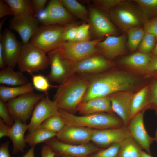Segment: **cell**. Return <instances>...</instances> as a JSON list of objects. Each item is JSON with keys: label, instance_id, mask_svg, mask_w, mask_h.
<instances>
[{"label": "cell", "instance_id": "d6986e66", "mask_svg": "<svg viewBox=\"0 0 157 157\" xmlns=\"http://www.w3.org/2000/svg\"><path fill=\"white\" fill-rule=\"evenodd\" d=\"M133 93L127 90L118 92L109 96L113 112L120 117L124 126H127L131 120L130 110Z\"/></svg>", "mask_w": 157, "mask_h": 157}, {"label": "cell", "instance_id": "60d3db41", "mask_svg": "<svg viewBox=\"0 0 157 157\" xmlns=\"http://www.w3.org/2000/svg\"><path fill=\"white\" fill-rule=\"evenodd\" d=\"M143 25L145 32L153 35L157 40V16L151 19L147 20Z\"/></svg>", "mask_w": 157, "mask_h": 157}, {"label": "cell", "instance_id": "44dd1931", "mask_svg": "<svg viewBox=\"0 0 157 157\" xmlns=\"http://www.w3.org/2000/svg\"><path fill=\"white\" fill-rule=\"evenodd\" d=\"M48 54L50 71L46 77L49 82L61 84L70 76L65 60L55 50Z\"/></svg>", "mask_w": 157, "mask_h": 157}, {"label": "cell", "instance_id": "c3c4849f", "mask_svg": "<svg viewBox=\"0 0 157 157\" xmlns=\"http://www.w3.org/2000/svg\"><path fill=\"white\" fill-rule=\"evenodd\" d=\"M10 127L7 125L0 118V138L5 136H8Z\"/></svg>", "mask_w": 157, "mask_h": 157}, {"label": "cell", "instance_id": "680465c9", "mask_svg": "<svg viewBox=\"0 0 157 157\" xmlns=\"http://www.w3.org/2000/svg\"><path fill=\"white\" fill-rule=\"evenodd\" d=\"M6 19V18H5L4 19H3L2 21L1 22L0 24V29L1 30V28L2 27V25H3V23L4 22V21Z\"/></svg>", "mask_w": 157, "mask_h": 157}, {"label": "cell", "instance_id": "603a6c76", "mask_svg": "<svg viewBox=\"0 0 157 157\" xmlns=\"http://www.w3.org/2000/svg\"><path fill=\"white\" fill-rule=\"evenodd\" d=\"M28 128V124L18 119L15 120L11 127L8 137L13 143V154L24 151L26 146L24 135Z\"/></svg>", "mask_w": 157, "mask_h": 157}, {"label": "cell", "instance_id": "30bf717a", "mask_svg": "<svg viewBox=\"0 0 157 157\" xmlns=\"http://www.w3.org/2000/svg\"><path fill=\"white\" fill-rule=\"evenodd\" d=\"M100 54L92 56L75 63L64 59L70 76L74 74L99 73L109 68L111 65V62Z\"/></svg>", "mask_w": 157, "mask_h": 157}, {"label": "cell", "instance_id": "ba28073f", "mask_svg": "<svg viewBox=\"0 0 157 157\" xmlns=\"http://www.w3.org/2000/svg\"><path fill=\"white\" fill-rule=\"evenodd\" d=\"M44 97V94L33 92L8 101L6 106L13 120L18 119L26 123L31 115L34 107Z\"/></svg>", "mask_w": 157, "mask_h": 157}, {"label": "cell", "instance_id": "e0dca14e", "mask_svg": "<svg viewBox=\"0 0 157 157\" xmlns=\"http://www.w3.org/2000/svg\"><path fill=\"white\" fill-rule=\"evenodd\" d=\"M0 37L5 65L13 68L17 64L22 45L9 29H6Z\"/></svg>", "mask_w": 157, "mask_h": 157}, {"label": "cell", "instance_id": "ffe728a7", "mask_svg": "<svg viewBox=\"0 0 157 157\" xmlns=\"http://www.w3.org/2000/svg\"><path fill=\"white\" fill-rule=\"evenodd\" d=\"M48 18L45 25H62L74 23V16L66 9L60 0H52L46 7Z\"/></svg>", "mask_w": 157, "mask_h": 157}, {"label": "cell", "instance_id": "277c9868", "mask_svg": "<svg viewBox=\"0 0 157 157\" xmlns=\"http://www.w3.org/2000/svg\"><path fill=\"white\" fill-rule=\"evenodd\" d=\"M109 16L120 30L126 32L131 28L141 26L147 20L139 8L124 0L109 10Z\"/></svg>", "mask_w": 157, "mask_h": 157}, {"label": "cell", "instance_id": "4fadbf2b", "mask_svg": "<svg viewBox=\"0 0 157 157\" xmlns=\"http://www.w3.org/2000/svg\"><path fill=\"white\" fill-rule=\"evenodd\" d=\"M144 112L143 109L132 117L128 127L130 135L141 148L150 154V146L155 139L150 136L145 129L143 121Z\"/></svg>", "mask_w": 157, "mask_h": 157}, {"label": "cell", "instance_id": "3957f363", "mask_svg": "<svg viewBox=\"0 0 157 157\" xmlns=\"http://www.w3.org/2000/svg\"><path fill=\"white\" fill-rule=\"evenodd\" d=\"M59 112L66 125L96 129L117 128L124 126L121 120L111 113L102 112L78 116L60 109Z\"/></svg>", "mask_w": 157, "mask_h": 157}, {"label": "cell", "instance_id": "2e32d148", "mask_svg": "<svg viewBox=\"0 0 157 157\" xmlns=\"http://www.w3.org/2000/svg\"><path fill=\"white\" fill-rule=\"evenodd\" d=\"M130 135L128 126L117 128L94 129L91 141L98 147H106L121 142Z\"/></svg>", "mask_w": 157, "mask_h": 157}, {"label": "cell", "instance_id": "681fc988", "mask_svg": "<svg viewBox=\"0 0 157 157\" xmlns=\"http://www.w3.org/2000/svg\"><path fill=\"white\" fill-rule=\"evenodd\" d=\"M35 17L39 22L41 23L42 25H45L48 18V13L46 8L38 13Z\"/></svg>", "mask_w": 157, "mask_h": 157}, {"label": "cell", "instance_id": "5b68a950", "mask_svg": "<svg viewBox=\"0 0 157 157\" xmlns=\"http://www.w3.org/2000/svg\"><path fill=\"white\" fill-rule=\"evenodd\" d=\"M72 23L64 25H42L39 27L29 43L46 53L51 52L64 42V34Z\"/></svg>", "mask_w": 157, "mask_h": 157}, {"label": "cell", "instance_id": "7dc6e473", "mask_svg": "<svg viewBox=\"0 0 157 157\" xmlns=\"http://www.w3.org/2000/svg\"><path fill=\"white\" fill-rule=\"evenodd\" d=\"M9 141H7L1 144L0 157H11L9 150Z\"/></svg>", "mask_w": 157, "mask_h": 157}, {"label": "cell", "instance_id": "7402d4cb", "mask_svg": "<svg viewBox=\"0 0 157 157\" xmlns=\"http://www.w3.org/2000/svg\"><path fill=\"white\" fill-rule=\"evenodd\" d=\"M77 111L82 115L104 112L111 113L113 112L109 96L94 98L81 102Z\"/></svg>", "mask_w": 157, "mask_h": 157}, {"label": "cell", "instance_id": "7c38bea8", "mask_svg": "<svg viewBox=\"0 0 157 157\" xmlns=\"http://www.w3.org/2000/svg\"><path fill=\"white\" fill-rule=\"evenodd\" d=\"M59 108L55 101L48 97H44L36 105L33 111L28 130L31 132L38 128L49 117L59 114Z\"/></svg>", "mask_w": 157, "mask_h": 157}, {"label": "cell", "instance_id": "6f0895ef", "mask_svg": "<svg viewBox=\"0 0 157 157\" xmlns=\"http://www.w3.org/2000/svg\"><path fill=\"white\" fill-rule=\"evenodd\" d=\"M58 157H75L70 156L66 155H61L58 156H57Z\"/></svg>", "mask_w": 157, "mask_h": 157}, {"label": "cell", "instance_id": "db71d44e", "mask_svg": "<svg viewBox=\"0 0 157 157\" xmlns=\"http://www.w3.org/2000/svg\"><path fill=\"white\" fill-rule=\"evenodd\" d=\"M151 53L154 56H157V40L155 46L151 51Z\"/></svg>", "mask_w": 157, "mask_h": 157}, {"label": "cell", "instance_id": "91938a15", "mask_svg": "<svg viewBox=\"0 0 157 157\" xmlns=\"http://www.w3.org/2000/svg\"><path fill=\"white\" fill-rule=\"evenodd\" d=\"M156 73L157 74V72H156Z\"/></svg>", "mask_w": 157, "mask_h": 157}, {"label": "cell", "instance_id": "5bb4252c", "mask_svg": "<svg viewBox=\"0 0 157 157\" xmlns=\"http://www.w3.org/2000/svg\"><path fill=\"white\" fill-rule=\"evenodd\" d=\"M94 129L82 126L66 125L56 137L63 142L73 144H82L91 141Z\"/></svg>", "mask_w": 157, "mask_h": 157}, {"label": "cell", "instance_id": "cb8c5ba5", "mask_svg": "<svg viewBox=\"0 0 157 157\" xmlns=\"http://www.w3.org/2000/svg\"><path fill=\"white\" fill-rule=\"evenodd\" d=\"M27 78L23 72L15 71L12 67L7 66L0 71V83L17 86L28 83Z\"/></svg>", "mask_w": 157, "mask_h": 157}, {"label": "cell", "instance_id": "e575fe53", "mask_svg": "<svg viewBox=\"0 0 157 157\" xmlns=\"http://www.w3.org/2000/svg\"><path fill=\"white\" fill-rule=\"evenodd\" d=\"M157 40L155 36L145 33L138 48V51L149 54L153 50Z\"/></svg>", "mask_w": 157, "mask_h": 157}, {"label": "cell", "instance_id": "bcb514c9", "mask_svg": "<svg viewBox=\"0 0 157 157\" xmlns=\"http://www.w3.org/2000/svg\"><path fill=\"white\" fill-rule=\"evenodd\" d=\"M41 157H55V153L48 145H43L41 151Z\"/></svg>", "mask_w": 157, "mask_h": 157}, {"label": "cell", "instance_id": "f546056e", "mask_svg": "<svg viewBox=\"0 0 157 157\" xmlns=\"http://www.w3.org/2000/svg\"><path fill=\"white\" fill-rule=\"evenodd\" d=\"M149 88L146 86L134 95L131 104V119L147 105Z\"/></svg>", "mask_w": 157, "mask_h": 157}, {"label": "cell", "instance_id": "9f6ffc18", "mask_svg": "<svg viewBox=\"0 0 157 157\" xmlns=\"http://www.w3.org/2000/svg\"><path fill=\"white\" fill-rule=\"evenodd\" d=\"M156 115L157 116V111H156ZM154 138L155 139V141H156L157 142V128L156 129V132L155 133Z\"/></svg>", "mask_w": 157, "mask_h": 157}, {"label": "cell", "instance_id": "4dcf8cb0", "mask_svg": "<svg viewBox=\"0 0 157 157\" xmlns=\"http://www.w3.org/2000/svg\"><path fill=\"white\" fill-rule=\"evenodd\" d=\"M60 0L65 8L72 15L84 22L88 23L89 11L85 6L76 0Z\"/></svg>", "mask_w": 157, "mask_h": 157}, {"label": "cell", "instance_id": "7a4b0ae2", "mask_svg": "<svg viewBox=\"0 0 157 157\" xmlns=\"http://www.w3.org/2000/svg\"><path fill=\"white\" fill-rule=\"evenodd\" d=\"M88 86V81L84 75L73 74L60 84L54 96L53 101L59 109L74 114Z\"/></svg>", "mask_w": 157, "mask_h": 157}, {"label": "cell", "instance_id": "f907efd6", "mask_svg": "<svg viewBox=\"0 0 157 157\" xmlns=\"http://www.w3.org/2000/svg\"><path fill=\"white\" fill-rule=\"evenodd\" d=\"M146 70L148 72L157 71V56L152 58L148 64Z\"/></svg>", "mask_w": 157, "mask_h": 157}, {"label": "cell", "instance_id": "f5cc1de1", "mask_svg": "<svg viewBox=\"0 0 157 157\" xmlns=\"http://www.w3.org/2000/svg\"><path fill=\"white\" fill-rule=\"evenodd\" d=\"M22 157H35L34 147H31L29 150Z\"/></svg>", "mask_w": 157, "mask_h": 157}, {"label": "cell", "instance_id": "52a82bcc", "mask_svg": "<svg viewBox=\"0 0 157 157\" xmlns=\"http://www.w3.org/2000/svg\"><path fill=\"white\" fill-rule=\"evenodd\" d=\"M46 53L29 42L23 44L17 63L20 71L31 73L46 69L49 60Z\"/></svg>", "mask_w": 157, "mask_h": 157}, {"label": "cell", "instance_id": "836d02e7", "mask_svg": "<svg viewBox=\"0 0 157 157\" xmlns=\"http://www.w3.org/2000/svg\"><path fill=\"white\" fill-rule=\"evenodd\" d=\"M139 8L147 20L157 15V0H135Z\"/></svg>", "mask_w": 157, "mask_h": 157}, {"label": "cell", "instance_id": "d4e9b609", "mask_svg": "<svg viewBox=\"0 0 157 157\" xmlns=\"http://www.w3.org/2000/svg\"><path fill=\"white\" fill-rule=\"evenodd\" d=\"M152 58L149 54L138 51L122 58L119 62L121 64L131 68L146 70Z\"/></svg>", "mask_w": 157, "mask_h": 157}, {"label": "cell", "instance_id": "ac0fdd59", "mask_svg": "<svg viewBox=\"0 0 157 157\" xmlns=\"http://www.w3.org/2000/svg\"><path fill=\"white\" fill-rule=\"evenodd\" d=\"M39 22L35 16H14L9 23V28L20 36L23 44L29 42L39 27Z\"/></svg>", "mask_w": 157, "mask_h": 157}, {"label": "cell", "instance_id": "d590c367", "mask_svg": "<svg viewBox=\"0 0 157 157\" xmlns=\"http://www.w3.org/2000/svg\"><path fill=\"white\" fill-rule=\"evenodd\" d=\"M120 142L114 143L105 149H101L89 157H118Z\"/></svg>", "mask_w": 157, "mask_h": 157}, {"label": "cell", "instance_id": "7bdbcfd3", "mask_svg": "<svg viewBox=\"0 0 157 157\" xmlns=\"http://www.w3.org/2000/svg\"><path fill=\"white\" fill-rule=\"evenodd\" d=\"M147 105L157 111V81H153L151 87V95Z\"/></svg>", "mask_w": 157, "mask_h": 157}, {"label": "cell", "instance_id": "f6af8a7d", "mask_svg": "<svg viewBox=\"0 0 157 157\" xmlns=\"http://www.w3.org/2000/svg\"><path fill=\"white\" fill-rule=\"evenodd\" d=\"M47 0H32L31 2L35 16L45 8Z\"/></svg>", "mask_w": 157, "mask_h": 157}, {"label": "cell", "instance_id": "11a10c76", "mask_svg": "<svg viewBox=\"0 0 157 157\" xmlns=\"http://www.w3.org/2000/svg\"><path fill=\"white\" fill-rule=\"evenodd\" d=\"M140 157H153L150 154L146 152L142 151Z\"/></svg>", "mask_w": 157, "mask_h": 157}, {"label": "cell", "instance_id": "484cf974", "mask_svg": "<svg viewBox=\"0 0 157 157\" xmlns=\"http://www.w3.org/2000/svg\"><path fill=\"white\" fill-rule=\"evenodd\" d=\"M34 88L32 83L19 86H0V100L6 103L10 99L27 94L33 92Z\"/></svg>", "mask_w": 157, "mask_h": 157}, {"label": "cell", "instance_id": "ab89813d", "mask_svg": "<svg viewBox=\"0 0 157 157\" xmlns=\"http://www.w3.org/2000/svg\"><path fill=\"white\" fill-rule=\"evenodd\" d=\"M0 118L8 126L11 127L13 124V120L12 119L6 103L0 100Z\"/></svg>", "mask_w": 157, "mask_h": 157}, {"label": "cell", "instance_id": "9c48e42d", "mask_svg": "<svg viewBox=\"0 0 157 157\" xmlns=\"http://www.w3.org/2000/svg\"><path fill=\"white\" fill-rule=\"evenodd\" d=\"M89 19L88 23L90 30L97 39H103L108 35L118 36L119 32L108 16L94 6L89 9Z\"/></svg>", "mask_w": 157, "mask_h": 157}, {"label": "cell", "instance_id": "f1b7e54d", "mask_svg": "<svg viewBox=\"0 0 157 157\" xmlns=\"http://www.w3.org/2000/svg\"><path fill=\"white\" fill-rule=\"evenodd\" d=\"M56 133L44 128H38L29 132L25 136V141L31 147L44 142L50 138L56 137Z\"/></svg>", "mask_w": 157, "mask_h": 157}, {"label": "cell", "instance_id": "9a60e30c", "mask_svg": "<svg viewBox=\"0 0 157 157\" xmlns=\"http://www.w3.org/2000/svg\"><path fill=\"white\" fill-rule=\"evenodd\" d=\"M127 34L118 36L108 35L96 45L99 53L108 60L124 53L126 51Z\"/></svg>", "mask_w": 157, "mask_h": 157}, {"label": "cell", "instance_id": "f35d334b", "mask_svg": "<svg viewBox=\"0 0 157 157\" xmlns=\"http://www.w3.org/2000/svg\"><path fill=\"white\" fill-rule=\"evenodd\" d=\"M123 0H94V6L101 10H110L123 1Z\"/></svg>", "mask_w": 157, "mask_h": 157}, {"label": "cell", "instance_id": "8d00e7d4", "mask_svg": "<svg viewBox=\"0 0 157 157\" xmlns=\"http://www.w3.org/2000/svg\"><path fill=\"white\" fill-rule=\"evenodd\" d=\"M32 84L36 90L47 93L51 86L47 77L42 75H33L32 78Z\"/></svg>", "mask_w": 157, "mask_h": 157}, {"label": "cell", "instance_id": "ee69618b", "mask_svg": "<svg viewBox=\"0 0 157 157\" xmlns=\"http://www.w3.org/2000/svg\"><path fill=\"white\" fill-rule=\"evenodd\" d=\"M9 15H13L10 8L3 0H0V18Z\"/></svg>", "mask_w": 157, "mask_h": 157}, {"label": "cell", "instance_id": "83f0119b", "mask_svg": "<svg viewBox=\"0 0 157 157\" xmlns=\"http://www.w3.org/2000/svg\"><path fill=\"white\" fill-rule=\"evenodd\" d=\"M141 148L130 135L120 142L118 157H140Z\"/></svg>", "mask_w": 157, "mask_h": 157}, {"label": "cell", "instance_id": "b9f144b4", "mask_svg": "<svg viewBox=\"0 0 157 157\" xmlns=\"http://www.w3.org/2000/svg\"><path fill=\"white\" fill-rule=\"evenodd\" d=\"M79 25L73 23L65 31L63 36V39L65 41H73L75 40L77 28Z\"/></svg>", "mask_w": 157, "mask_h": 157}, {"label": "cell", "instance_id": "6da1fadb", "mask_svg": "<svg viewBox=\"0 0 157 157\" xmlns=\"http://www.w3.org/2000/svg\"><path fill=\"white\" fill-rule=\"evenodd\" d=\"M83 74L87 78L89 86L81 102L128 90L135 86L137 81L132 75L116 71Z\"/></svg>", "mask_w": 157, "mask_h": 157}, {"label": "cell", "instance_id": "74e56055", "mask_svg": "<svg viewBox=\"0 0 157 157\" xmlns=\"http://www.w3.org/2000/svg\"><path fill=\"white\" fill-rule=\"evenodd\" d=\"M90 25L88 23L84 22L79 25L77 28L74 41L83 42L90 40Z\"/></svg>", "mask_w": 157, "mask_h": 157}, {"label": "cell", "instance_id": "816d5d0a", "mask_svg": "<svg viewBox=\"0 0 157 157\" xmlns=\"http://www.w3.org/2000/svg\"><path fill=\"white\" fill-rule=\"evenodd\" d=\"M5 65L2 47L1 44L0 43V68L1 69H2L5 68L6 67Z\"/></svg>", "mask_w": 157, "mask_h": 157}, {"label": "cell", "instance_id": "4316f807", "mask_svg": "<svg viewBox=\"0 0 157 157\" xmlns=\"http://www.w3.org/2000/svg\"><path fill=\"white\" fill-rule=\"evenodd\" d=\"M10 8L14 16L33 15L35 16L31 1L4 0Z\"/></svg>", "mask_w": 157, "mask_h": 157}, {"label": "cell", "instance_id": "8fae6325", "mask_svg": "<svg viewBox=\"0 0 157 157\" xmlns=\"http://www.w3.org/2000/svg\"><path fill=\"white\" fill-rule=\"evenodd\" d=\"M44 143L54 151L57 156L66 155L75 157H88L101 149L90 142L82 144H73L63 142L53 138L47 140Z\"/></svg>", "mask_w": 157, "mask_h": 157}, {"label": "cell", "instance_id": "1f68e13d", "mask_svg": "<svg viewBox=\"0 0 157 157\" xmlns=\"http://www.w3.org/2000/svg\"><path fill=\"white\" fill-rule=\"evenodd\" d=\"M127 37L126 46L131 51L138 48L145 33L143 27L136 26L130 28L126 32Z\"/></svg>", "mask_w": 157, "mask_h": 157}, {"label": "cell", "instance_id": "8992f818", "mask_svg": "<svg viewBox=\"0 0 157 157\" xmlns=\"http://www.w3.org/2000/svg\"><path fill=\"white\" fill-rule=\"evenodd\" d=\"M103 40L95 39L83 42L65 41L54 50L62 58L70 62L75 63L100 54L96 45L98 42Z\"/></svg>", "mask_w": 157, "mask_h": 157}, {"label": "cell", "instance_id": "d6a6232c", "mask_svg": "<svg viewBox=\"0 0 157 157\" xmlns=\"http://www.w3.org/2000/svg\"><path fill=\"white\" fill-rule=\"evenodd\" d=\"M66 125L63 119L59 114L48 118L42 123L38 128L46 129L57 133Z\"/></svg>", "mask_w": 157, "mask_h": 157}]
</instances>
